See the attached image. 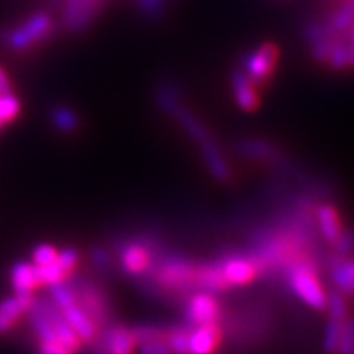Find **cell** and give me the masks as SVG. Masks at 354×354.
<instances>
[{"label": "cell", "mask_w": 354, "mask_h": 354, "mask_svg": "<svg viewBox=\"0 0 354 354\" xmlns=\"http://www.w3.org/2000/svg\"><path fill=\"white\" fill-rule=\"evenodd\" d=\"M154 99L159 110L183 128L189 140L197 146L203 165L210 174L220 183L230 180L232 169H230L227 158L205 123L185 105L183 88L174 79H159L156 91H154Z\"/></svg>", "instance_id": "obj_1"}, {"label": "cell", "mask_w": 354, "mask_h": 354, "mask_svg": "<svg viewBox=\"0 0 354 354\" xmlns=\"http://www.w3.org/2000/svg\"><path fill=\"white\" fill-rule=\"evenodd\" d=\"M197 264L183 254L165 253L154 254L151 268L141 279H146L154 290L176 295H190L196 287Z\"/></svg>", "instance_id": "obj_2"}, {"label": "cell", "mask_w": 354, "mask_h": 354, "mask_svg": "<svg viewBox=\"0 0 354 354\" xmlns=\"http://www.w3.org/2000/svg\"><path fill=\"white\" fill-rule=\"evenodd\" d=\"M287 286L295 297L313 310H325L328 292L317 274V259L308 258L290 264L284 271Z\"/></svg>", "instance_id": "obj_3"}, {"label": "cell", "mask_w": 354, "mask_h": 354, "mask_svg": "<svg viewBox=\"0 0 354 354\" xmlns=\"http://www.w3.org/2000/svg\"><path fill=\"white\" fill-rule=\"evenodd\" d=\"M117 248L120 269L131 277H143L151 268L154 254L158 253V250H154L156 241L145 240V238L122 240Z\"/></svg>", "instance_id": "obj_4"}, {"label": "cell", "mask_w": 354, "mask_h": 354, "mask_svg": "<svg viewBox=\"0 0 354 354\" xmlns=\"http://www.w3.org/2000/svg\"><path fill=\"white\" fill-rule=\"evenodd\" d=\"M279 59V48L271 41H264L251 48L241 57V71L256 86H264L276 73Z\"/></svg>", "instance_id": "obj_5"}, {"label": "cell", "mask_w": 354, "mask_h": 354, "mask_svg": "<svg viewBox=\"0 0 354 354\" xmlns=\"http://www.w3.org/2000/svg\"><path fill=\"white\" fill-rule=\"evenodd\" d=\"M88 346L92 354H136V342L131 326L113 322L102 326Z\"/></svg>", "instance_id": "obj_6"}, {"label": "cell", "mask_w": 354, "mask_h": 354, "mask_svg": "<svg viewBox=\"0 0 354 354\" xmlns=\"http://www.w3.org/2000/svg\"><path fill=\"white\" fill-rule=\"evenodd\" d=\"M223 320V307L215 294L194 290L184 302V323L190 326L220 323Z\"/></svg>", "instance_id": "obj_7"}, {"label": "cell", "mask_w": 354, "mask_h": 354, "mask_svg": "<svg viewBox=\"0 0 354 354\" xmlns=\"http://www.w3.org/2000/svg\"><path fill=\"white\" fill-rule=\"evenodd\" d=\"M53 28V20L48 13L37 12L30 19H26L19 28L12 30L6 35L7 46L12 50L21 51L30 48L32 44L38 43L39 39L48 37Z\"/></svg>", "instance_id": "obj_8"}, {"label": "cell", "mask_w": 354, "mask_h": 354, "mask_svg": "<svg viewBox=\"0 0 354 354\" xmlns=\"http://www.w3.org/2000/svg\"><path fill=\"white\" fill-rule=\"evenodd\" d=\"M221 268L225 281L232 287H245L261 276L258 263L250 253H227L215 259Z\"/></svg>", "instance_id": "obj_9"}, {"label": "cell", "mask_w": 354, "mask_h": 354, "mask_svg": "<svg viewBox=\"0 0 354 354\" xmlns=\"http://www.w3.org/2000/svg\"><path fill=\"white\" fill-rule=\"evenodd\" d=\"M221 342H223L221 322L190 326L187 354H215Z\"/></svg>", "instance_id": "obj_10"}, {"label": "cell", "mask_w": 354, "mask_h": 354, "mask_svg": "<svg viewBox=\"0 0 354 354\" xmlns=\"http://www.w3.org/2000/svg\"><path fill=\"white\" fill-rule=\"evenodd\" d=\"M105 0H66L63 24L73 32H82L99 15Z\"/></svg>", "instance_id": "obj_11"}, {"label": "cell", "mask_w": 354, "mask_h": 354, "mask_svg": "<svg viewBox=\"0 0 354 354\" xmlns=\"http://www.w3.org/2000/svg\"><path fill=\"white\" fill-rule=\"evenodd\" d=\"M238 154L246 159H253V161L268 162V165L286 167L287 161L286 156L277 149L276 145L269 143L266 140L259 138H248L243 140L236 146Z\"/></svg>", "instance_id": "obj_12"}, {"label": "cell", "mask_w": 354, "mask_h": 354, "mask_svg": "<svg viewBox=\"0 0 354 354\" xmlns=\"http://www.w3.org/2000/svg\"><path fill=\"white\" fill-rule=\"evenodd\" d=\"M230 87H232L234 102H236V105L243 110V112H254V110L259 107V87L256 86L241 69H236L232 73Z\"/></svg>", "instance_id": "obj_13"}, {"label": "cell", "mask_w": 354, "mask_h": 354, "mask_svg": "<svg viewBox=\"0 0 354 354\" xmlns=\"http://www.w3.org/2000/svg\"><path fill=\"white\" fill-rule=\"evenodd\" d=\"M59 310L61 313H63V317L66 318V322L69 323L71 328L74 330V333L79 336V339H81L82 344H88L91 342H94L100 328L94 322V318L88 315L77 300L68 305V307L59 308Z\"/></svg>", "instance_id": "obj_14"}, {"label": "cell", "mask_w": 354, "mask_h": 354, "mask_svg": "<svg viewBox=\"0 0 354 354\" xmlns=\"http://www.w3.org/2000/svg\"><path fill=\"white\" fill-rule=\"evenodd\" d=\"M313 220H315L317 233L326 243H333L343 232V221L339 212L333 203L322 202L313 209Z\"/></svg>", "instance_id": "obj_15"}, {"label": "cell", "mask_w": 354, "mask_h": 354, "mask_svg": "<svg viewBox=\"0 0 354 354\" xmlns=\"http://www.w3.org/2000/svg\"><path fill=\"white\" fill-rule=\"evenodd\" d=\"M343 33H339L333 25L330 24L328 15L326 13H317V15H310L304 20L302 24V38L304 41L312 46L317 41L328 38H338Z\"/></svg>", "instance_id": "obj_16"}, {"label": "cell", "mask_w": 354, "mask_h": 354, "mask_svg": "<svg viewBox=\"0 0 354 354\" xmlns=\"http://www.w3.org/2000/svg\"><path fill=\"white\" fill-rule=\"evenodd\" d=\"M32 294H17L0 302V333H6L33 304Z\"/></svg>", "instance_id": "obj_17"}, {"label": "cell", "mask_w": 354, "mask_h": 354, "mask_svg": "<svg viewBox=\"0 0 354 354\" xmlns=\"http://www.w3.org/2000/svg\"><path fill=\"white\" fill-rule=\"evenodd\" d=\"M196 287H197V290H205V292H210V294H215V295L218 294V292L230 289L227 281H225L223 272H221V268L216 261L197 264Z\"/></svg>", "instance_id": "obj_18"}, {"label": "cell", "mask_w": 354, "mask_h": 354, "mask_svg": "<svg viewBox=\"0 0 354 354\" xmlns=\"http://www.w3.org/2000/svg\"><path fill=\"white\" fill-rule=\"evenodd\" d=\"M10 282L17 294H33V290L39 287L35 264L17 263L12 268Z\"/></svg>", "instance_id": "obj_19"}, {"label": "cell", "mask_w": 354, "mask_h": 354, "mask_svg": "<svg viewBox=\"0 0 354 354\" xmlns=\"http://www.w3.org/2000/svg\"><path fill=\"white\" fill-rule=\"evenodd\" d=\"M189 330H190V325H187V323L167 326L166 342L169 344L171 354H187Z\"/></svg>", "instance_id": "obj_20"}, {"label": "cell", "mask_w": 354, "mask_h": 354, "mask_svg": "<svg viewBox=\"0 0 354 354\" xmlns=\"http://www.w3.org/2000/svg\"><path fill=\"white\" fill-rule=\"evenodd\" d=\"M325 66H328L331 71H336V73H343V71L349 69L348 44H346V37H344V33L336 39L333 46H331Z\"/></svg>", "instance_id": "obj_21"}, {"label": "cell", "mask_w": 354, "mask_h": 354, "mask_svg": "<svg viewBox=\"0 0 354 354\" xmlns=\"http://www.w3.org/2000/svg\"><path fill=\"white\" fill-rule=\"evenodd\" d=\"M135 7L146 21H161L167 13V0H135Z\"/></svg>", "instance_id": "obj_22"}, {"label": "cell", "mask_w": 354, "mask_h": 354, "mask_svg": "<svg viewBox=\"0 0 354 354\" xmlns=\"http://www.w3.org/2000/svg\"><path fill=\"white\" fill-rule=\"evenodd\" d=\"M343 320H339V318L328 317V322H326L325 328H323V336H322V346H323V349H325L326 354H336V351H338V343H339V335H342Z\"/></svg>", "instance_id": "obj_23"}, {"label": "cell", "mask_w": 354, "mask_h": 354, "mask_svg": "<svg viewBox=\"0 0 354 354\" xmlns=\"http://www.w3.org/2000/svg\"><path fill=\"white\" fill-rule=\"evenodd\" d=\"M325 308L328 310V317L331 318H343L348 317V304H346V295L342 294L339 290H330L326 295V305Z\"/></svg>", "instance_id": "obj_24"}, {"label": "cell", "mask_w": 354, "mask_h": 354, "mask_svg": "<svg viewBox=\"0 0 354 354\" xmlns=\"http://www.w3.org/2000/svg\"><path fill=\"white\" fill-rule=\"evenodd\" d=\"M53 122H55L57 130L66 133L74 131L79 125L77 115L68 107H56L53 112Z\"/></svg>", "instance_id": "obj_25"}, {"label": "cell", "mask_w": 354, "mask_h": 354, "mask_svg": "<svg viewBox=\"0 0 354 354\" xmlns=\"http://www.w3.org/2000/svg\"><path fill=\"white\" fill-rule=\"evenodd\" d=\"M353 349H354V318L348 315L343 320L342 335H339L338 351H336V354H351Z\"/></svg>", "instance_id": "obj_26"}, {"label": "cell", "mask_w": 354, "mask_h": 354, "mask_svg": "<svg viewBox=\"0 0 354 354\" xmlns=\"http://www.w3.org/2000/svg\"><path fill=\"white\" fill-rule=\"evenodd\" d=\"M20 112V102L15 95L3 94L0 95V123L12 122Z\"/></svg>", "instance_id": "obj_27"}, {"label": "cell", "mask_w": 354, "mask_h": 354, "mask_svg": "<svg viewBox=\"0 0 354 354\" xmlns=\"http://www.w3.org/2000/svg\"><path fill=\"white\" fill-rule=\"evenodd\" d=\"M56 258H57L56 246L48 245V243H43V245H39V246L35 248L33 254H32L33 264L38 266V268L55 263Z\"/></svg>", "instance_id": "obj_28"}, {"label": "cell", "mask_w": 354, "mask_h": 354, "mask_svg": "<svg viewBox=\"0 0 354 354\" xmlns=\"http://www.w3.org/2000/svg\"><path fill=\"white\" fill-rule=\"evenodd\" d=\"M136 354H171L166 338H154L136 343Z\"/></svg>", "instance_id": "obj_29"}, {"label": "cell", "mask_w": 354, "mask_h": 354, "mask_svg": "<svg viewBox=\"0 0 354 354\" xmlns=\"http://www.w3.org/2000/svg\"><path fill=\"white\" fill-rule=\"evenodd\" d=\"M331 246L335 248L336 256L346 258L349 253L354 251V232H351V230H343L342 234L331 243Z\"/></svg>", "instance_id": "obj_30"}, {"label": "cell", "mask_w": 354, "mask_h": 354, "mask_svg": "<svg viewBox=\"0 0 354 354\" xmlns=\"http://www.w3.org/2000/svg\"><path fill=\"white\" fill-rule=\"evenodd\" d=\"M56 261L57 264L64 269V272L69 276V274L74 272V269H76L79 264L77 250H74V248H64V250L57 251Z\"/></svg>", "instance_id": "obj_31"}, {"label": "cell", "mask_w": 354, "mask_h": 354, "mask_svg": "<svg viewBox=\"0 0 354 354\" xmlns=\"http://www.w3.org/2000/svg\"><path fill=\"white\" fill-rule=\"evenodd\" d=\"M38 353L39 354H76L57 342H39Z\"/></svg>", "instance_id": "obj_32"}, {"label": "cell", "mask_w": 354, "mask_h": 354, "mask_svg": "<svg viewBox=\"0 0 354 354\" xmlns=\"http://www.w3.org/2000/svg\"><path fill=\"white\" fill-rule=\"evenodd\" d=\"M346 37V44H348V63L349 69L354 71V24L349 26L348 32L344 33Z\"/></svg>", "instance_id": "obj_33"}, {"label": "cell", "mask_w": 354, "mask_h": 354, "mask_svg": "<svg viewBox=\"0 0 354 354\" xmlns=\"http://www.w3.org/2000/svg\"><path fill=\"white\" fill-rule=\"evenodd\" d=\"M92 261H94L99 268H107L110 263V256L107 254V251L102 250V248H95V250L92 251Z\"/></svg>", "instance_id": "obj_34"}, {"label": "cell", "mask_w": 354, "mask_h": 354, "mask_svg": "<svg viewBox=\"0 0 354 354\" xmlns=\"http://www.w3.org/2000/svg\"><path fill=\"white\" fill-rule=\"evenodd\" d=\"M10 92H12V84L8 81L7 74L3 73V69L0 68V95L10 94Z\"/></svg>", "instance_id": "obj_35"}, {"label": "cell", "mask_w": 354, "mask_h": 354, "mask_svg": "<svg viewBox=\"0 0 354 354\" xmlns=\"http://www.w3.org/2000/svg\"><path fill=\"white\" fill-rule=\"evenodd\" d=\"M344 259H346L348 271H349V274H351V277H353V281H354V259H348V258H344Z\"/></svg>", "instance_id": "obj_36"}, {"label": "cell", "mask_w": 354, "mask_h": 354, "mask_svg": "<svg viewBox=\"0 0 354 354\" xmlns=\"http://www.w3.org/2000/svg\"><path fill=\"white\" fill-rule=\"evenodd\" d=\"M351 354H354V349H353V351H351Z\"/></svg>", "instance_id": "obj_37"}, {"label": "cell", "mask_w": 354, "mask_h": 354, "mask_svg": "<svg viewBox=\"0 0 354 354\" xmlns=\"http://www.w3.org/2000/svg\"><path fill=\"white\" fill-rule=\"evenodd\" d=\"M0 125H2V123H0Z\"/></svg>", "instance_id": "obj_38"}]
</instances>
